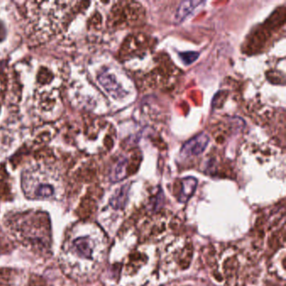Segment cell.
Listing matches in <instances>:
<instances>
[{
    "label": "cell",
    "mask_w": 286,
    "mask_h": 286,
    "mask_svg": "<svg viewBox=\"0 0 286 286\" xmlns=\"http://www.w3.org/2000/svg\"><path fill=\"white\" fill-rule=\"evenodd\" d=\"M101 240L89 223H76L66 232L59 256L64 274L78 282L87 281L96 271Z\"/></svg>",
    "instance_id": "cell-1"
},
{
    "label": "cell",
    "mask_w": 286,
    "mask_h": 286,
    "mask_svg": "<svg viewBox=\"0 0 286 286\" xmlns=\"http://www.w3.org/2000/svg\"><path fill=\"white\" fill-rule=\"evenodd\" d=\"M23 194L28 199L59 201L63 197V178L56 167L35 164L23 170L21 175Z\"/></svg>",
    "instance_id": "cell-2"
},
{
    "label": "cell",
    "mask_w": 286,
    "mask_h": 286,
    "mask_svg": "<svg viewBox=\"0 0 286 286\" xmlns=\"http://www.w3.org/2000/svg\"><path fill=\"white\" fill-rule=\"evenodd\" d=\"M210 142L208 135L205 133L197 134L184 145L181 150V155L184 157L197 156L206 150Z\"/></svg>",
    "instance_id": "cell-3"
},
{
    "label": "cell",
    "mask_w": 286,
    "mask_h": 286,
    "mask_svg": "<svg viewBox=\"0 0 286 286\" xmlns=\"http://www.w3.org/2000/svg\"><path fill=\"white\" fill-rule=\"evenodd\" d=\"M204 4V1H200V0H187L181 2L175 15V20L176 23L183 22L190 14H193L196 9Z\"/></svg>",
    "instance_id": "cell-4"
},
{
    "label": "cell",
    "mask_w": 286,
    "mask_h": 286,
    "mask_svg": "<svg viewBox=\"0 0 286 286\" xmlns=\"http://www.w3.org/2000/svg\"><path fill=\"white\" fill-rule=\"evenodd\" d=\"M181 188L179 194V202L181 203L187 202L188 200L193 197L197 189V180L194 177L189 176L181 180Z\"/></svg>",
    "instance_id": "cell-5"
},
{
    "label": "cell",
    "mask_w": 286,
    "mask_h": 286,
    "mask_svg": "<svg viewBox=\"0 0 286 286\" xmlns=\"http://www.w3.org/2000/svg\"><path fill=\"white\" fill-rule=\"evenodd\" d=\"M129 190V185H123L120 190H117V193L111 200V206L116 209L124 208L128 200Z\"/></svg>",
    "instance_id": "cell-6"
},
{
    "label": "cell",
    "mask_w": 286,
    "mask_h": 286,
    "mask_svg": "<svg viewBox=\"0 0 286 286\" xmlns=\"http://www.w3.org/2000/svg\"><path fill=\"white\" fill-rule=\"evenodd\" d=\"M127 167H128V160L125 158L117 162V164L115 165L114 169L111 175V180L113 182L124 180L126 176Z\"/></svg>",
    "instance_id": "cell-7"
},
{
    "label": "cell",
    "mask_w": 286,
    "mask_h": 286,
    "mask_svg": "<svg viewBox=\"0 0 286 286\" xmlns=\"http://www.w3.org/2000/svg\"><path fill=\"white\" fill-rule=\"evenodd\" d=\"M99 80H100L101 84H103L105 88L108 89V91H112V92H118V88H120L118 85H117V82H115V80H113V82H111V80H112L111 76H101L99 78Z\"/></svg>",
    "instance_id": "cell-8"
},
{
    "label": "cell",
    "mask_w": 286,
    "mask_h": 286,
    "mask_svg": "<svg viewBox=\"0 0 286 286\" xmlns=\"http://www.w3.org/2000/svg\"><path fill=\"white\" fill-rule=\"evenodd\" d=\"M179 57L181 59V61H183V63L188 66L197 61V59L199 57V53L194 52H182L180 53Z\"/></svg>",
    "instance_id": "cell-9"
},
{
    "label": "cell",
    "mask_w": 286,
    "mask_h": 286,
    "mask_svg": "<svg viewBox=\"0 0 286 286\" xmlns=\"http://www.w3.org/2000/svg\"><path fill=\"white\" fill-rule=\"evenodd\" d=\"M2 95V89L0 90V97Z\"/></svg>",
    "instance_id": "cell-10"
}]
</instances>
